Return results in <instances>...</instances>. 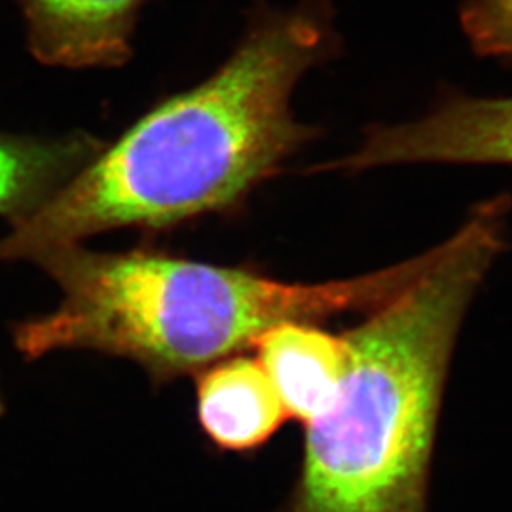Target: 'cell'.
I'll use <instances>...</instances> for the list:
<instances>
[{
    "label": "cell",
    "mask_w": 512,
    "mask_h": 512,
    "mask_svg": "<svg viewBox=\"0 0 512 512\" xmlns=\"http://www.w3.org/2000/svg\"><path fill=\"white\" fill-rule=\"evenodd\" d=\"M433 258L435 247L372 274L296 283L158 251L63 245L31 258L59 287V304L16 321L12 338L27 361L95 351L128 359L154 384H165L253 348L281 323L370 313L416 281Z\"/></svg>",
    "instance_id": "3957f363"
},
{
    "label": "cell",
    "mask_w": 512,
    "mask_h": 512,
    "mask_svg": "<svg viewBox=\"0 0 512 512\" xmlns=\"http://www.w3.org/2000/svg\"><path fill=\"white\" fill-rule=\"evenodd\" d=\"M336 52L329 0L260 10L207 80L147 110L33 215L10 224L0 262L243 207L319 133L296 120L291 99L300 78Z\"/></svg>",
    "instance_id": "6da1fadb"
},
{
    "label": "cell",
    "mask_w": 512,
    "mask_h": 512,
    "mask_svg": "<svg viewBox=\"0 0 512 512\" xmlns=\"http://www.w3.org/2000/svg\"><path fill=\"white\" fill-rule=\"evenodd\" d=\"M27 21L33 57L48 67L126 65L131 37L148 0H14Z\"/></svg>",
    "instance_id": "5b68a950"
},
{
    "label": "cell",
    "mask_w": 512,
    "mask_h": 512,
    "mask_svg": "<svg viewBox=\"0 0 512 512\" xmlns=\"http://www.w3.org/2000/svg\"><path fill=\"white\" fill-rule=\"evenodd\" d=\"M4 410H6V404H4V399H2V391H0V416L4 414Z\"/></svg>",
    "instance_id": "30bf717a"
},
{
    "label": "cell",
    "mask_w": 512,
    "mask_h": 512,
    "mask_svg": "<svg viewBox=\"0 0 512 512\" xmlns=\"http://www.w3.org/2000/svg\"><path fill=\"white\" fill-rule=\"evenodd\" d=\"M512 200L480 202L425 272L344 332L348 374L306 425L283 512H429L431 463L465 317L507 247Z\"/></svg>",
    "instance_id": "7a4b0ae2"
},
{
    "label": "cell",
    "mask_w": 512,
    "mask_h": 512,
    "mask_svg": "<svg viewBox=\"0 0 512 512\" xmlns=\"http://www.w3.org/2000/svg\"><path fill=\"white\" fill-rule=\"evenodd\" d=\"M253 348L289 416L308 425L329 412L351 361L346 334L289 321L266 330Z\"/></svg>",
    "instance_id": "8992f818"
},
{
    "label": "cell",
    "mask_w": 512,
    "mask_h": 512,
    "mask_svg": "<svg viewBox=\"0 0 512 512\" xmlns=\"http://www.w3.org/2000/svg\"><path fill=\"white\" fill-rule=\"evenodd\" d=\"M459 23L476 55L512 61V0H463Z\"/></svg>",
    "instance_id": "9c48e42d"
},
{
    "label": "cell",
    "mask_w": 512,
    "mask_h": 512,
    "mask_svg": "<svg viewBox=\"0 0 512 512\" xmlns=\"http://www.w3.org/2000/svg\"><path fill=\"white\" fill-rule=\"evenodd\" d=\"M105 147L84 131L33 137L0 131V217L10 224L33 215Z\"/></svg>",
    "instance_id": "ba28073f"
},
{
    "label": "cell",
    "mask_w": 512,
    "mask_h": 512,
    "mask_svg": "<svg viewBox=\"0 0 512 512\" xmlns=\"http://www.w3.org/2000/svg\"><path fill=\"white\" fill-rule=\"evenodd\" d=\"M196 414L203 435L234 454L258 450L289 418L264 366L239 353L198 372Z\"/></svg>",
    "instance_id": "52a82bcc"
},
{
    "label": "cell",
    "mask_w": 512,
    "mask_h": 512,
    "mask_svg": "<svg viewBox=\"0 0 512 512\" xmlns=\"http://www.w3.org/2000/svg\"><path fill=\"white\" fill-rule=\"evenodd\" d=\"M404 164L512 165V97L448 93L416 122L370 126L361 147L321 169L359 173Z\"/></svg>",
    "instance_id": "277c9868"
}]
</instances>
